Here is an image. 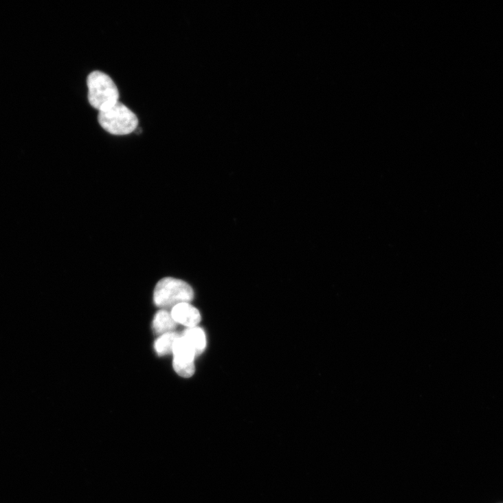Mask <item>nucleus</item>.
<instances>
[{"label": "nucleus", "mask_w": 503, "mask_h": 503, "mask_svg": "<svg viewBox=\"0 0 503 503\" xmlns=\"http://www.w3.org/2000/svg\"><path fill=\"white\" fill-rule=\"evenodd\" d=\"M193 298L194 291L191 286L183 280L174 278L168 277L160 280L154 289V303L162 310L189 303Z\"/></svg>", "instance_id": "f257e3e1"}, {"label": "nucleus", "mask_w": 503, "mask_h": 503, "mask_svg": "<svg viewBox=\"0 0 503 503\" xmlns=\"http://www.w3.org/2000/svg\"><path fill=\"white\" fill-rule=\"evenodd\" d=\"M171 314L177 324L194 327L201 321L199 311L189 303L180 304L172 309Z\"/></svg>", "instance_id": "39448f33"}, {"label": "nucleus", "mask_w": 503, "mask_h": 503, "mask_svg": "<svg viewBox=\"0 0 503 503\" xmlns=\"http://www.w3.org/2000/svg\"><path fill=\"white\" fill-rule=\"evenodd\" d=\"M89 100L93 107L104 111L118 102L119 92L115 82L107 74L96 71L87 78Z\"/></svg>", "instance_id": "7ed1b4c3"}, {"label": "nucleus", "mask_w": 503, "mask_h": 503, "mask_svg": "<svg viewBox=\"0 0 503 503\" xmlns=\"http://www.w3.org/2000/svg\"><path fill=\"white\" fill-rule=\"evenodd\" d=\"M98 121L102 128L113 135H126L133 133L139 123L137 115L120 102L100 111Z\"/></svg>", "instance_id": "f03ea898"}, {"label": "nucleus", "mask_w": 503, "mask_h": 503, "mask_svg": "<svg viewBox=\"0 0 503 503\" xmlns=\"http://www.w3.org/2000/svg\"><path fill=\"white\" fill-rule=\"evenodd\" d=\"M173 366L178 375L186 379L192 377L195 371L194 358L197 356L195 350L190 344L182 337L176 342L173 352Z\"/></svg>", "instance_id": "20e7f679"}, {"label": "nucleus", "mask_w": 503, "mask_h": 503, "mask_svg": "<svg viewBox=\"0 0 503 503\" xmlns=\"http://www.w3.org/2000/svg\"><path fill=\"white\" fill-rule=\"evenodd\" d=\"M177 323L172 317L171 313L166 310L159 311L155 315L153 322V328L155 335H160L172 332Z\"/></svg>", "instance_id": "423d86ee"}, {"label": "nucleus", "mask_w": 503, "mask_h": 503, "mask_svg": "<svg viewBox=\"0 0 503 503\" xmlns=\"http://www.w3.org/2000/svg\"><path fill=\"white\" fill-rule=\"evenodd\" d=\"M179 337L180 335L174 331L160 335L154 345L158 356L162 357L172 353L175 344Z\"/></svg>", "instance_id": "6e6552de"}, {"label": "nucleus", "mask_w": 503, "mask_h": 503, "mask_svg": "<svg viewBox=\"0 0 503 503\" xmlns=\"http://www.w3.org/2000/svg\"><path fill=\"white\" fill-rule=\"evenodd\" d=\"M184 337L194 348L197 355L201 354L206 347L205 334L198 326L188 328L183 333Z\"/></svg>", "instance_id": "0eeeda50"}]
</instances>
